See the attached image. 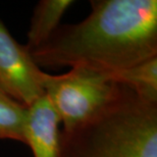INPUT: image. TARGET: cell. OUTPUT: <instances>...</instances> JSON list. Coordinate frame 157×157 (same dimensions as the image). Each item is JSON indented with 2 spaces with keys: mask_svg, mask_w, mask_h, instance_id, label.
I'll return each instance as SVG.
<instances>
[{
  "mask_svg": "<svg viewBox=\"0 0 157 157\" xmlns=\"http://www.w3.org/2000/svg\"><path fill=\"white\" fill-rule=\"evenodd\" d=\"M78 24L59 25L30 50L41 67H87L113 74L157 57L156 0H93Z\"/></svg>",
  "mask_w": 157,
  "mask_h": 157,
  "instance_id": "6da1fadb",
  "label": "cell"
},
{
  "mask_svg": "<svg viewBox=\"0 0 157 157\" xmlns=\"http://www.w3.org/2000/svg\"><path fill=\"white\" fill-rule=\"evenodd\" d=\"M59 144L60 157H157V101L119 85L98 113L60 130Z\"/></svg>",
  "mask_w": 157,
  "mask_h": 157,
  "instance_id": "7a4b0ae2",
  "label": "cell"
},
{
  "mask_svg": "<svg viewBox=\"0 0 157 157\" xmlns=\"http://www.w3.org/2000/svg\"><path fill=\"white\" fill-rule=\"evenodd\" d=\"M119 85L107 73L74 67L62 75L44 73V96L54 109L62 130L87 121L117 95Z\"/></svg>",
  "mask_w": 157,
  "mask_h": 157,
  "instance_id": "3957f363",
  "label": "cell"
},
{
  "mask_svg": "<svg viewBox=\"0 0 157 157\" xmlns=\"http://www.w3.org/2000/svg\"><path fill=\"white\" fill-rule=\"evenodd\" d=\"M44 73L33 61L27 47L18 43L0 21V89L30 107L44 96Z\"/></svg>",
  "mask_w": 157,
  "mask_h": 157,
  "instance_id": "277c9868",
  "label": "cell"
},
{
  "mask_svg": "<svg viewBox=\"0 0 157 157\" xmlns=\"http://www.w3.org/2000/svg\"><path fill=\"white\" fill-rule=\"evenodd\" d=\"M60 122L45 96L28 108L26 145L34 157H60Z\"/></svg>",
  "mask_w": 157,
  "mask_h": 157,
  "instance_id": "5b68a950",
  "label": "cell"
},
{
  "mask_svg": "<svg viewBox=\"0 0 157 157\" xmlns=\"http://www.w3.org/2000/svg\"><path fill=\"white\" fill-rule=\"evenodd\" d=\"M75 3L73 0H41L34 8L25 46L32 50L52 35L60 25L65 11Z\"/></svg>",
  "mask_w": 157,
  "mask_h": 157,
  "instance_id": "8992f818",
  "label": "cell"
},
{
  "mask_svg": "<svg viewBox=\"0 0 157 157\" xmlns=\"http://www.w3.org/2000/svg\"><path fill=\"white\" fill-rule=\"evenodd\" d=\"M109 76L115 83L128 87L142 97L157 101V57Z\"/></svg>",
  "mask_w": 157,
  "mask_h": 157,
  "instance_id": "52a82bcc",
  "label": "cell"
},
{
  "mask_svg": "<svg viewBox=\"0 0 157 157\" xmlns=\"http://www.w3.org/2000/svg\"><path fill=\"white\" fill-rule=\"evenodd\" d=\"M28 108L0 89V139L26 144Z\"/></svg>",
  "mask_w": 157,
  "mask_h": 157,
  "instance_id": "ba28073f",
  "label": "cell"
}]
</instances>
